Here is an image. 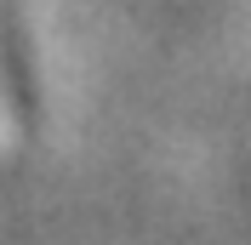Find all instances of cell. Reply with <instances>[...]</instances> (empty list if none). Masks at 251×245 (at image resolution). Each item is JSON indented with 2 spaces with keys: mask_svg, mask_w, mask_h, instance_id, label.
<instances>
[{
  "mask_svg": "<svg viewBox=\"0 0 251 245\" xmlns=\"http://www.w3.org/2000/svg\"><path fill=\"white\" fill-rule=\"evenodd\" d=\"M23 137V74H17V46L6 34V6H0V148Z\"/></svg>",
  "mask_w": 251,
  "mask_h": 245,
  "instance_id": "6da1fadb",
  "label": "cell"
}]
</instances>
